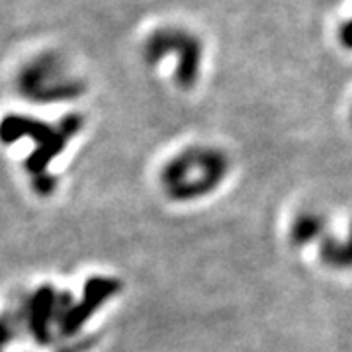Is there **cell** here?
Masks as SVG:
<instances>
[{
    "label": "cell",
    "mask_w": 352,
    "mask_h": 352,
    "mask_svg": "<svg viewBox=\"0 0 352 352\" xmlns=\"http://www.w3.org/2000/svg\"><path fill=\"white\" fill-rule=\"evenodd\" d=\"M20 88L24 96L39 102H55L75 98L80 94L82 87L71 78H59L57 65L50 59L36 61L25 69L20 76Z\"/></svg>",
    "instance_id": "5"
},
{
    "label": "cell",
    "mask_w": 352,
    "mask_h": 352,
    "mask_svg": "<svg viewBox=\"0 0 352 352\" xmlns=\"http://www.w3.org/2000/svg\"><path fill=\"white\" fill-rule=\"evenodd\" d=\"M122 292V284L116 278H90L85 286V296L78 303L73 302L71 294H65L63 307L59 315V331L63 337H73L92 315L116 294Z\"/></svg>",
    "instance_id": "3"
},
{
    "label": "cell",
    "mask_w": 352,
    "mask_h": 352,
    "mask_svg": "<svg viewBox=\"0 0 352 352\" xmlns=\"http://www.w3.org/2000/svg\"><path fill=\"white\" fill-rule=\"evenodd\" d=\"M173 51L178 55L176 82L182 88L194 87V82L198 80V73H200V43L192 36H186L182 32L155 34L147 45V59L155 63Z\"/></svg>",
    "instance_id": "4"
},
{
    "label": "cell",
    "mask_w": 352,
    "mask_h": 352,
    "mask_svg": "<svg viewBox=\"0 0 352 352\" xmlns=\"http://www.w3.org/2000/svg\"><path fill=\"white\" fill-rule=\"evenodd\" d=\"M329 233V226L325 215L317 212H302L294 217L289 226V243L294 247H305L311 245L314 241L323 239Z\"/></svg>",
    "instance_id": "7"
},
{
    "label": "cell",
    "mask_w": 352,
    "mask_h": 352,
    "mask_svg": "<svg viewBox=\"0 0 352 352\" xmlns=\"http://www.w3.org/2000/svg\"><path fill=\"white\" fill-rule=\"evenodd\" d=\"M227 173L229 159L221 149L190 147L164 164L161 184L170 200H200L223 184Z\"/></svg>",
    "instance_id": "1"
},
{
    "label": "cell",
    "mask_w": 352,
    "mask_h": 352,
    "mask_svg": "<svg viewBox=\"0 0 352 352\" xmlns=\"http://www.w3.org/2000/svg\"><path fill=\"white\" fill-rule=\"evenodd\" d=\"M63 296L55 294L53 288H41L30 302V327L34 331L36 339L45 342L50 340V325L53 321H59Z\"/></svg>",
    "instance_id": "6"
},
{
    "label": "cell",
    "mask_w": 352,
    "mask_h": 352,
    "mask_svg": "<svg viewBox=\"0 0 352 352\" xmlns=\"http://www.w3.org/2000/svg\"><path fill=\"white\" fill-rule=\"evenodd\" d=\"M319 258L333 270H352V223L344 239H337L329 231L319 241Z\"/></svg>",
    "instance_id": "8"
},
{
    "label": "cell",
    "mask_w": 352,
    "mask_h": 352,
    "mask_svg": "<svg viewBox=\"0 0 352 352\" xmlns=\"http://www.w3.org/2000/svg\"><path fill=\"white\" fill-rule=\"evenodd\" d=\"M340 41H342L349 50H352V22H349V24L342 28V32H340Z\"/></svg>",
    "instance_id": "9"
},
{
    "label": "cell",
    "mask_w": 352,
    "mask_h": 352,
    "mask_svg": "<svg viewBox=\"0 0 352 352\" xmlns=\"http://www.w3.org/2000/svg\"><path fill=\"white\" fill-rule=\"evenodd\" d=\"M80 127H82L80 116H67L57 127L45 126L38 120L10 116L0 126V138L4 139V143H12L14 139L22 135H32L38 141V149L32 155L28 168L36 176V190L41 194H51L55 188V180L45 173V168L57 153L63 151L67 141L80 131Z\"/></svg>",
    "instance_id": "2"
}]
</instances>
